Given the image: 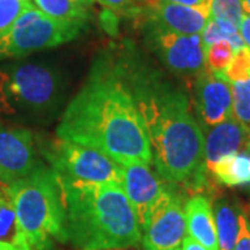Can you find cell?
Wrapping results in <instances>:
<instances>
[{
    "instance_id": "cell-1",
    "label": "cell",
    "mask_w": 250,
    "mask_h": 250,
    "mask_svg": "<svg viewBox=\"0 0 250 250\" xmlns=\"http://www.w3.org/2000/svg\"><path fill=\"white\" fill-rule=\"evenodd\" d=\"M114 49L150 143L153 168L185 193H203L208 185L205 135L187 90L134 45L124 43Z\"/></svg>"
},
{
    "instance_id": "cell-2",
    "label": "cell",
    "mask_w": 250,
    "mask_h": 250,
    "mask_svg": "<svg viewBox=\"0 0 250 250\" xmlns=\"http://www.w3.org/2000/svg\"><path fill=\"white\" fill-rule=\"evenodd\" d=\"M56 138L95 149L121 166L152 163L150 143L114 47L95 57L88 78L62 114Z\"/></svg>"
},
{
    "instance_id": "cell-3",
    "label": "cell",
    "mask_w": 250,
    "mask_h": 250,
    "mask_svg": "<svg viewBox=\"0 0 250 250\" xmlns=\"http://www.w3.org/2000/svg\"><path fill=\"white\" fill-rule=\"evenodd\" d=\"M57 181L65 211L67 243L74 249H128L141 242L138 217L120 184L77 182L59 177Z\"/></svg>"
},
{
    "instance_id": "cell-4",
    "label": "cell",
    "mask_w": 250,
    "mask_h": 250,
    "mask_svg": "<svg viewBox=\"0 0 250 250\" xmlns=\"http://www.w3.org/2000/svg\"><path fill=\"white\" fill-rule=\"evenodd\" d=\"M17 220L32 250H57L65 245V211L53 170L41 161L29 174L6 184Z\"/></svg>"
},
{
    "instance_id": "cell-5",
    "label": "cell",
    "mask_w": 250,
    "mask_h": 250,
    "mask_svg": "<svg viewBox=\"0 0 250 250\" xmlns=\"http://www.w3.org/2000/svg\"><path fill=\"white\" fill-rule=\"evenodd\" d=\"M62 77L39 62L10 64L0 68V114L41 123L62 102Z\"/></svg>"
},
{
    "instance_id": "cell-6",
    "label": "cell",
    "mask_w": 250,
    "mask_h": 250,
    "mask_svg": "<svg viewBox=\"0 0 250 250\" xmlns=\"http://www.w3.org/2000/svg\"><path fill=\"white\" fill-rule=\"evenodd\" d=\"M36 147L59 178L121 185L123 166L95 149L59 138H38Z\"/></svg>"
},
{
    "instance_id": "cell-7",
    "label": "cell",
    "mask_w": 250,
    "mask_h": 250,
    "mask_svg": "<svg viewBox=\"0 0 250 250\" xmlns=\"http://www.w3.org/2000/svg\"><path fill=\"white\" fill-rule=\"evenodd\" d=\"M83 28L85 24L49 17L32 4L6 31L0 32V60L24 57L71 42Z\"/></svg>"
},
{
    "instance_id": "cell-8",
    "label": "cell",
    "mask_w": 250,
    "mask_h": 250,
    "mask_svg": "<svg viewBox=\"0 0 250 250\" xmlns=\"http://www.w3.org/2000/svg\"><path fill=\"white\" fill-rule=\"evenodd\" d=\"M143 41L161 65L182 80H195L206 68L202 35H182L142 24Z\"/></svg>"
},
{
    "instance_id": "cell-9",
    "label": "cell",
    "mask_w": 250,
    "mask_h": 250,
    "mask_svg": "<svg viewBox=\"0 0 250 250\" xmlns=\"http://www.w3.org/2000/svg\"><path fill=\"white\" fill-rule=\"evenodd\" d=\"M185 192L171 185L142 229L143 250H177L187 238Z\"/></svg>"
},
{
    "instance_id": "cell-10",
    "label": "cell",
    "mask_w": 250,
    "mask_h": 250,
    "mask_svg": "<svg viewBox=\"0 0 250 250\" xmlns=\"http://www.w3.org/2000/svg\"><path fill=\"white\" fill-rule=\"evenodd\" d=\"M192 108L202 131L232 118V92L229 82L221 74L206 67L193 80Z\"/></svg>"
},
{
    "instance_id": "cell-11",
    "label": "cell",
    "mask_w": 250,
    "mask_h": 250,
    "mask_svg": "<svg viewBox=\"0 0 250 250\" xmlns=\"http://www.w3.org/2000/svg\"><path fill=\"white\" fill-rule=\"evenodd\" d=\"M121 187L134 207L141 229H143L170 184L149 164L131 163L121 167Z\"/></svg>"
},
{
    "instance_id": "cell-12",
    "label": "cell",
    "mask_w": 250,
    "mask_h": 250,
    "mask_svg": "<svg viewBox=\"0 0 250 250\" xmlns=\"http://www.w3.org/2000/svg\"><path fill=\"white\" fill-rule=\"evenodd\" d=\"M41 161L32 132L0 121V182L10 184L22 178Z\"/></svg>"
},
{
    "instance_id": "cell-13",
    "label": "cell",
    "mask_w": 250,
    "mask_h": 250,
    "mask_svg": "<svg viewBox=\"0 0 250 250\" xmlns=\"http://www.w3.org/2000/svg\"><path fill=\"white\" fill-rule=\"evenodd\" d=\"M142 24L182 35H196L210 18V7H190L167 0H147L138 13Z\"/></svg>"
},
{
    "instance_id": "cell-14",
    "label": "cell",
    "mask_w": 250,
    "mask_h": 250,
    "mask_svg": "<svg viewBox=\"0 0 250 250\" xmlns=\"http://www.w3.org/2000/svg\"><path fill=\"white\" fill-rule=\"evenodd\" d=\"M250 152V128L228 118L206 131L205 163L207 172L227 156Z\"/></svg>"
},
{
    "instance_id": "cell-15",
    "label": "cell",
    "mask_w": 250,
    "mask_h": 250,
    "mask_svg": "<svg viewBox=\"0 0 250 250\" xmlns=\"http://www.w3.org/2000/svg\"><path fill=\"white\" fill-rule=\"evenodd\" d=\"M187 229L192 239L207 250H218L214 214L210 197L206 193H193L185 200Z\"/></svg>"
},
{
    "instance_id": "cell-16",
    "label": "cell",
    "mask_w": 250,
    "mask_h": 250,
    "mask_svg": "<svg viewBox=\"0 0 250 250\" xmlns=\"http://www.w3.org/2000/svg\"><path fill=\"white\" fill-rule=\"evenodd\" d=\"M0 250H32L3 182H0Z\"/></svg>"
},
{
    "instance_id": "cell-17",
    "label": "cell",
    "mask_w": 250,
    "mask_h": 250,
    "mask_svg": "<svg viewBox=\"0 0 250 250\" xmlns=\"http://www.w3.org/2000/svg\"><path fill=\"white\" fill-rule=\"evenodd\" d=\"M241 207L228 197H217L213 205L218 250H233L239 229Z\"/></svg>"
},
{
    "instance_id": "cell-18",
    "label": "cell",
    "mask_w": 250,
    "mask_h": 250,
    "mask_svg": "<svg viewBox=\"0 0 250 250\" xmlns=\"http://www.w3.org/2000/svg\"><path fill=\"white\" fill-rule=\"evenodd\" d=\"M208 175L217 184L224 187H246L250 185V152H242L227 156L217 161Z\"/></svg>"
},
{
    "instance_id": "cell-19",
    "label": "cell",
    "mask_w": 250,
    "mask_h": 250,
    "mask_svg": "<svg viewBox=\"0 0 250 250\" xmlns=\"http://www.w3.org/2000/svg\"><path fill=\"white\" fill-rule=\"evenodd\" d=\"M34 1L42 13L59 21L85 24L89 18L88 7L82 6L77 0H34Z\"/></svg>"
},
{
    "instance_id": "cell-20",
    "label": "cell",
    "mask_w": 250,
    "mask_h": 250,
    "mask_svg": "<svg viewBox=\"0 0 250 250\" xmlns=\"http://www.w3.org/2000/svg\"><path fill=\"white\" fill-rule=\"evenodd\" d=\"M200 35H202L205 49L214 45L217 42H221V41L229 42L235 52H238L239 49L246 46L239 34V28L233 25L232 22H228L224 20H215V18L210 17L207 20Z\"/></svg>"
},
{
    "instance_id": "cell-21",
    "label": "cell",
    "mask_w": 250,
    "mask_h": 250,
    "mask_svg": "<svg viewBox=\"0 0 250 250\" xmlns=\"http://www.w3.org/2000/svg\"><path fill=\"white\" fill-rule=\"evenodd\" d=\"M232 117L250 128V78L231 83Z\"/></svg>"
},
{
    "instance_id": "cell-22",
    "label": "cell",
    "mask_w": 250,
    "mask_h": 250,
    "mask_svg": "<svg viewBox=\"0 0 250 250\" xmlns=\"http://www.w3.org/2000/svg\"><path fill=\"white\" fill-rule=\"evenodd\" d=\"M235 50L229 42L221 41L206 49V67L215 74H224L232 62Z\"/></svg>"
},
{
    "instance_id": "cell-23",
    "label": "cell",
    "mask_w": 250,
    "mask_h": 250,
    "mask_svg": "<svg viewBox=\"0 0 250 250\" xmlns=\"http://www.w3.org/2000/svg\"><path fill=\"white\" fill-rule=\"evenodd\" d=\"M245 16L242 0H211L210 1V17L232 22L239 28L242 18Z\"/></svg>"
},
{
    "instance_id": "cell-24",
    "label": "cell",
    "mask_w": 250,
    "mask_h": 250,
    "mask_svg": "<svg viewBox=\"0 0 250 250\" xmlns=\"http://www.w3.org/2000/svg\"><path fill=\"white\" fill-rule=\"evenodd\" d=\"M221 75L229 83L250 78V47L245 46L235 52L232 62Z\"/></svg>"
},
{
    "instance_id": "cell-25",
    "label": "cell",
    "mask_w": 250,
    "mask_h": 250,
    "mask_svg": "<svg viewBox=\"0 0 250 250\" xmlns=\"http://www.w3.org/2000/svg\"><path fill=\"white\" fill-rule=\"evenodd\" d=\"M31 6V0H0V32L6 31Z\"/></svg>"
},
{
    "instance_id": "cell-26",
    "label": "cell",
    "mask_w": 250,
    "mask_h": 250,
    "mask_svg": "<svg viewBox=\"0 0 250 250\" xmlns=\"http://www.w3.org/2000/svg\"><path fill=\"white\" fill-rule=\"evenodd\" d=\"M100 4L108 11L126 16H138V13L142 10V1L145 0H99Z\"/></svg>"
},
{
    "instance_id": "cell-27",
    "label": "cell",
    "mask_w": 250,
    "mask_h": 250,
    "mask_svg": "<svg viewBox=\"0 0 250 250\" xmlns=\"http://www.w3.org/2000/svg\"><path fill=\"white\" fill-rule=\"evenodd\" d=\"M233 250H250V220L241 208L239 211V229Z\"/></svg>"
},
{
    "instance_id": "cell-28",
    "label": "cell",
    "mask_w": 250,
    "mask_h": 250,
    "mask_svg": "<svg viewBox=\"0 0 250 250\" xmlns=\"http://www.w3.org/2000/svg\"><path fill=\"white\" fill-rule=\"evenodd\" d=\"M239 34H241L242 39L245 42V45L250 47V16L245 14L239 25Z\"/></svg>"
},
{
    "instance_id": "cell-29",
    "label": "cell",
    "mask_w": 250,
    "mask_h": 250,
    "mask_svg": "<svg viewBox=\"0 0 250 250\" xmlns=\"http://www.w3.org/2000/svg\"><path fill=\"white\" fill-rule=\"evenodd\" d=\"M171 3H178L184 6H190V7H210L211 0H167Z\"/></svg>"
},
{
    "instance_id": "cell-30",
    "label": "cell",
    "mask_w": 250,
    "mask_h": 250,
    "mask_svg": "<svg viewBox=\"0 0 250 250\" xmlns=\"http://www.w3.org/2000/svg\"><path fill=\"white\" fill-rule=\"evenodd\" d=\"M181 250H207V249H206L205 246H202L199 242H196L195 239H192L190 236H187V238L182 241Z\"/></svg>"
},
{
    "instance_id": "cell-31",
    "label": "cell",
    "mask_w": 250,
    "mask_h": 250,
    "mask_svg": "<svg viewBox=\"0 0 250 250\" xmlns=\"http://www.w3.org/2000/svg\"><path fill=\"white\" fill-rule=\"evenodd\" d=\"M243 3V11L245 14H249L250 16V0H242Z\"/></svg>"
},
{
    "instance_id": "cell-32",
    "label": "cell",
    "mask_w": 250,
    "mask_h": 250,
    "mask_svg": "<svg viewBox=\"0 0 250 250\" xmlns=\"http://www.w3.org/2000/svg\"><path fill=\"white\" fill-rule=\"evenodd\" d=\"M78 3H81L82 6H85V7H88V6H90L95 0H77Z\"/></svg>"
},
{
    "instance_id": "cell-33",
    "label": "cell",
    "mask_w": 250,
    "mask_h": 250,
    "mask_svg": "<svg viewBox=\"0 0 250 250\" xmlns=\"http://www.w3.org/2000/svg\"><path fill=\"white\" fill-rule=\"evenodd\" d=\"M249 195H250V185H249Z\"/></svg>"
},
{
    "instance_id": "cell-34",
    "label": "cell",
    "mask_w": 250,
    "mask_h": 250,
    "mask_svg": "<svg viewBox=\"0 0 250 250\" xmlns=\"http://www.w3.org/2000/svg\"><path fill=\"white\" fill-rule=\"evenodd\" d=\"M177 250H181V248H179V249H177Z\"/></svg>"
},
{
    "instance_id": "cell-35",
    "label": "cell",
    "mask_w": 250,
    "mask_h": 250,
    "mask_svg": "<svg viewBox=\"0 0 250 250\" xmlns=\"http://www.w3.org/2000/svg\"><path fill=\"white\" fill-rule=\"evenodd\" d=\"M249 213H250V211H249Z\"/></svg>"
}]
</instances>
